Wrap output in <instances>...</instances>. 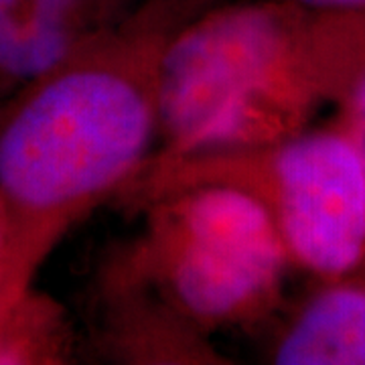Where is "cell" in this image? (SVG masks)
Instances as JSON below:
<instances>
[{
    "label": "cell",
    "mask_w": 365,
    "mask_h": 365,
    "mask_svg": "<svg viewBox=\"0 0 365 365\" xmlns=\"http://www.w3.org/2000/svg\"><path fill=\"white\" fill-rule=\"evenodd\" d=\"M182 0H153L11 96L0 118L6 272L0 314L57 242L143 169L158 138V66Z\"/></svg>",
    "instance_id": "obj_1"
},
{
    "label": "cell",
    "mask_w": 365,
    "mask_h": 365,
    "mask_svg": "<svg viewBox=\"0 0 365 365\" xmlns=\"http://www.w3.org/2000/svg\"><path fill=\"white\" fill-rule=\"evenodd\" d=\"M284 248L258 197L203 182L163 199L148 237V266L185 317L199 325H230L272 290Z\"/></svg>",
    "instance_id": "obj_2"
},
{
    "label": "cell",
    "mask_w": 365,
    "mask_h": 365,
    "mask_svg": "<svg viewBox=\"0 0 365 365\" xmlns=\"http://www.w3.org/2000/svg\"><path fill=\"white\" fill-rule=\"evenodd\" d=\"M280 237L323 274L353 268L365 248V175L357 146L337 134H309L272 158Z\"/></svg>",
    "instance_id": "obj_3"
},
{
    "label": "cell",
    "mask_w": 365,
    "mask_h": 365,
    "mask_svg": "<svg viewBox=\"0 0 365 365\" xmlns=\"http://www.w3.org/2000/svg\"><path fill=\"white\" fill-rule=\"evenodd\" d=\"M120 0H0V100L61 66L126 14Z\"/></svg>",
    "instance_id": "obj_4"
},
{
    "label": "cell",
    "mask_w": 365,
    "mask_h": 365,
    "mask_svg": "<svg viewBox=\"0 0 365 365\" xmlns=\"http://www.w3.org/2000/svg\"><path fill=\"white\" fill-rule=\"evenodd\" d=\"M280 365H365V292L327 290L278 345Z\"/></svg>",
    "instance_id": "obj_5"
},
{
    "label": "cell",
    "mask_w": 365,
    "mask_h": 365,
    "mask_svg": "<svg viewBox=\"0 0 365 365\" xmlns=\"http://www.w3.org/2000/svg\"><path fill=\"white\" fill-rule=\"evenodd\" d=\"M302 9L319 13H355L365 11V0H292Z\"/></svg>",
    "instance_id": "obj_6"
},
{
    "label": "cell",
    "mask_w": 365,
    "mask_h": 365,
    "mask_svg": "<svg viewBox=\"0 0 365 365\" xmlns=\"http://www.w3.org/2000/svg\"><path fill=\"white\" fill-rule=\"evenodd\" d=\"M4 272H6V222L0 207V299H2V287H4Z\"/></svg>",
    "instance_id": "obj_7"
},
{
    "label": "cell",
    "mask_w": 365,
    "mask_h": 365,
    "mask_svg": "<svg viewBox=\"0 0 365 365\" xmlns=\"http://www.w3.org/2000/svg\"><path fill=\"white\" fill-rule=\"evenodd\" d=\"M355 146H357V153L361 158V165H364V175H365V122H355Z\"/></svg>",
    "instance_id": "obj_8"
},
{
    "label": "cell",
    "mask_w": 365,
    "mask_h": 365,
    "mask_svg": "<svg viewBox=\"0 0 365 365\" xmlns=\"http://www.w3.org/2000/svg\"><path fill=\"white\" fill-rule=\"evenodd\" d=\"M355 122H365V78L355 96Z\"/></svg>",
    "instance_id": "obj_9"
},
{
    "label": "cell",
    "mask_w": 365,
    "mask_h": 365,
    "mask_svg": "<svg viewBox=\"0 0 365 365\" xmlns=\"http://www.w3.org/2000/svg\"><path fill=\"white\" fill-rule=\"evenodd\" d=\"M9 102H11V98H6V100H0V118L4 116V112H6V108H9Z\"/></svg>",
    "instance_id": "obj_10"
}]
</instances>
